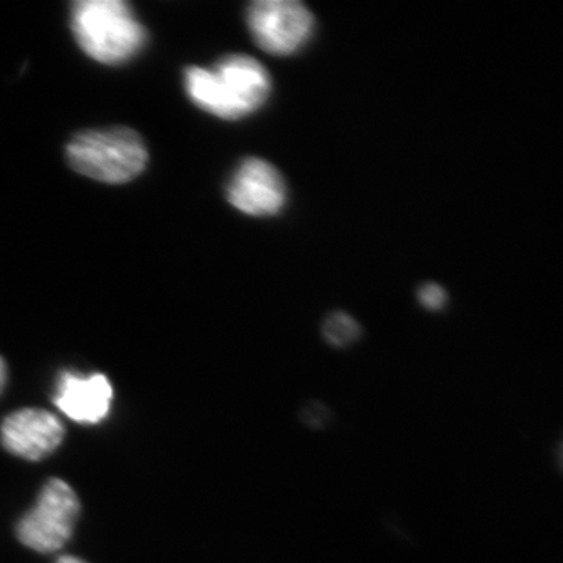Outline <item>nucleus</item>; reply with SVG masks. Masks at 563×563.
Masks as SVG:
<instances>
[{
    "label": "nucleus",
    "mask_w": 563,
    "mask_h": 563,
    "mask_svg": "<svg viewBox=\"0 0 563 563\" xmlns=\"http://www.w3.org/2000/svg\"><path fill=\"white\" fill-rule=\"evenodd\" d=\"M185 88L199 109L221 120L239 121L268 102L273 84L261 62L233 54L211 68L191 66L185 73Z\"/></svg>",
    "instance_id": "f257e3e1"
},
{
    "label": "nucleus",
    "mask_w": 563,
    "mask_h": 563,
    "mask_svg": "<svg viewBox=\"0 0 563 563\" xmlns=\"http://www.w3.org/2000/svg\"><path fill=\"white\" fill-rule=\"evenodd\" d=\"M70 25L81 49L106 65L131 60L146 43V31L122 0H80Z\"/></svg>",
    "instance_id": "f03ea898"
},
{
    "label": "nucleus",
    "mask_w": 563,
    "mask_h": 563,
    "mask_svg": "<svg viewBox=\"0 0 563 563\" xmlns=\"http://www.w3.org/2000/svg\"><path fill=\"white\" fill-rule=\"evenodd\" d=\"M66 155L77 173L106 184L135 179L147 165L143 140L124 128L79 133L68 144Z\"/></svg>",
    "instance_id": "7ed1b4c3"
},
{
    "label": "nucleus",
    "mask_w": 563,
    "mask_h": 563,
    "mask_svg": "<svg viewBox=\"0 0 563 563\" xmlns=\"http://www.w3.org/2000/svg\"><path fill=\"white\" fill-rule=\"evenodd\" d=\"M247 27L261 49L287 57L313 35L312 11L298 0H257L246 13Z\"/></svg>",
    "instance_id": "20e7f679"
},
{
    "label": "nucleus",
    "mask_w": 563,
    "mask_h": 563,
    "mask_svg": "<svg viewBox=\"0 0 563 563\" xmlns=\"http://www.w3.org/2000/svg\"><path fill=\"white\" fill-rule=\"evenodd\" d=\"M79 512V498L73 488L65 481L51 479L44 485L35 509L18 525V537L33 551L54 553L73 536Z\"/></svg>",
    "instance_id": "39448f33"
},
{
    "label": "nucleus",
    "mask_w": 563,
    "mask_h": 563,
    "mask_svg": "<svg viewBox=\"0 0 563 563\" xmlns=\"http://www.w3.org/2000/svg\"><path fill=\"white\" fill-rule=\"evenodd\" d=\"M228 199L250 217H274L287 203V184L272 163L250 157L240 163L229 180Z\"/></svg>",
    "instance_id": "423d86ee"
},
{
    "label": "nucleus",
    "mask_w": 563,
    "mask_h": 563,
    "mask_svg": "<svg viewBox=\"0 0 563 563\" xmlns=\"http://www.w3.org/2000/svg\"><path fill=\"white\" fill-rule=\"evenodd\" d=\"M65 437L60 418L43 409H22L9 415L0 439L9 453L27 461H41L54 453Z\"/></svg>",
    "instance_id": "0eeeda50"
},
{
    "label": "nucleus",
    "mask_w": 563,
    "mask_h": 563,
    "mask_svg": "<svg viewBox=\"0 0 563 563\" xmlns=\"http://www.w3.org/2000/svg\"><path fill=\"white\" fill-rule=\"evenodd\" d=\"M113 387L103 374L80 376L65 372L58 379L54 404L70 420L98 424L110 413Z\"/></svg>",
    "instance_id": "6e6552de"
},
{
    "label": "nucleus",
    "mask_w": 563,
    "mask_h": 563,
    "mask_svg": "<svg viewBox=\"0 0 563 563\" xmlns=\"http://www.w3.org/2000/svg\"><path fill=\"white\" fill-rule=\"evenodd\" d=\"M322 336L333 347H347L362 336V328L351 314L335 312L325 318Z\"/></svg>",
    "instance_id": "1a4fd4ad"
},
{
    "label": "nucleus",
    "mask_w": 563,
    "mask_h": 563,
    "mask_svg": "<svg viewBox=\"0 0 563 563\" xmlns=\"http://www.w3.org/2000/svg\"><path fill=\"white\" fill-rule=\"evenodd\" d=\"M333 418L332 410L329 409L328 404L317 401H309L303 404L301 412H299V420L306 428L313 429V431H321V429L329 428Z\"/></svg>",
    "instance_id": "9d476101"
},
{
    "label": "nucleus",
    "mask_w": 563,
    "mask_h": 563,
    "mask_svg": "<svg viewBox=\"0 0 563 563\" xmlns=\"http://www.w3.org/2000/svg\"><path fill=\"white\" fill-rule=\"evenodd\" d=\"M418 301L421 302L424 309L431 310V312H439L448 301L446 291H444L440 285L426 284L424 287H421V290L418 291Z\"/></svg>",
    "instance_id": "9b49d317"
},
{
    "label": "nucleus",
    "mask_w": 563,
    "mask_h": 563,
    "mask_svg": "<svg viewBox=\"0 0 563 563\" xmlns=\"http://www.w3.org/2000/svg\"><path fill=\"white\" fill-rule=\"evenodd\" d=\"M7 380V368H5V362L2 361V357H0V393L3 390V385H5Z\"/></svg>",
    "instance_id": "f8f14e48"
},
{
    "label": "nucleus",
    "mask_w": 563,
    "mask_h": 563,
    "mask_svg": "<svg viewBox=\"0 0 563 563\" xmlns=\"http://www.w3.org/2000/svg\"><path fill=\"white\" fill-rule=\"evenodd\" d=\"M57 563H85V562H81L80 559L73 558V555H63V558L58 559Z\"/></svg>",
    "instance_id": "ddd939ff"
}]
</instances>
